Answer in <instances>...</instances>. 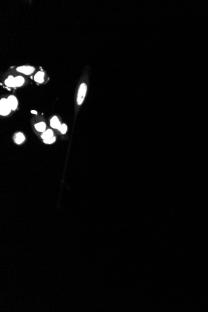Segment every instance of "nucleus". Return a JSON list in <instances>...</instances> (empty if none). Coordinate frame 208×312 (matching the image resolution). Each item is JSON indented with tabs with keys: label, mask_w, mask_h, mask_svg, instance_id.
Returning a JSON list of instances; mask_svg holds the SVG:
<instances>
[{
	"label": "nucleus",
	"mask_w": 208,
	"mask_h": 312,
	"mask_svg": "<svg viewBox=\"0 0 208 312\" xmlns=\"http://www.w3.org/2000/svg\"><path fill=\"white\" fill-rule=\"evenodd\" d=\"M87 86L85 83H82L80 85V87L79 89L77 95V103L78 105H81L84 102L86 94H87Z\"/></svg>",
	"instance_id": "nucleus-1"
},
{
	"label": "nucleus",
	"mask_w": 208,
	"mask_h": 312,
	"mask_svg": "<svg viewBox=\"0 0 208 312\" xmlns=\"http://www.w3.org/2000/svg\"><path fill=\"white\" fill-rule=\"evenodd\" d=\"M54 137V132L52 130H51V129H49V130H46L44 132L42 133V134L41 135V138L43 139V140L52 138Z\"/></svg>",
	"instance_id": "nucleus-9"
},
{
	"label": "nucleus",
	"mask_w": 208,
	"mask_h": 312,
	"mask_svg": "<svg viewBox=\"0 0 208 312\" xmlns=\"http://www.w3.org/2000/svg\"><path fill=\"white\" fill-rule=\"evenodd\" d=\"M50 124H51V127L52 128H54V129H58V130L59 129L60 127L61 126V124H60V123L59 120L58 119V118H57L56 116L53 117L51 118Z\"/></svg>",
	"instance_id": "nucleus-6"
},
{
	"label": "nucleus",
	"mask_w": 208,
	"mask_h": 312,
	"mask_svg": "<svg viewBox=\"0 0 208 312\" xmlns=\"http://www.w3.org/2000/svg\"><path fill=\"white\" fill-rule=\"evenodd\" d=\"M8 101L12 110H16L18 106V101L14 95H10L8 97Z\"/></svg>",
	"instance_id": "nucleus-4"
},
{
	"label": "nucleus",
	"mask_w": 208,
	"mask_h": 312,
	"mask_svg": "<svg viewBox=\"0 0 208 312\" xmlns=\"http://www.w3.org/2000/svg\"><path fill=\"white\" fill-rule=\"evenodd\" d=\"M35 127V128L36 130L38 132H44L46 131V125L44 122H43V121H41V122H39V123H38L36 124H35L34 125Z\"/></svg>",
	"instance_id": "nucleus-10"
},
{
	"label": "nucleus",
	"mask_w": 208,
	"mask_h": 312,
	"mask_svg": "<svg viewBox=\"0 0 208 312\" xmlns=\"http://www.w3.org/2000/svg\"><path fill=\"white\" fill-rule=\"evenodd\" d=\"M16 70L18 72L22 73L23 74L28 76V75H31L34 72L35 70V68L33 66H20L17 67L16 69Z\"/></svg>",
	"instance_id": "nucleus-3"
},
{
	"label": "nucleus",
	"mask_w": 208,
	"mask_h": 312,
	"mask_svg": "<svg viewBox=\"0 0 208 312\" xmlns=\"http://www.w3.org/2000/svg\"><path fill=\"white\" fill-rule=\"evenodd\" d=\"M25 82L24 78L22 76H16L15 77V86L16 87H21Z\"/></svg>",
	"instance_id": "nucleus-11"
},
{
	"label": "nucleus",
	"mask_w": 208,
	"mask_h": 312,
	"mask_svg": "<svg viewBox=\"0 0 208 312\" xmlns=\"http://www.w3.org/2000/svg\"><path fill=\"white\" fill-rule=\"evenodd\" d=\"M56 137H52V138H50V139H48V140H43V142H44V143H46V144H52V143H54L56 142Z\"/></svg>",
	"instance_id": "nucleus-13"
},
{
	"label": "nucleus",
	"mask_w": 208,
	"mask_h": 312,
	"mask_svg": "<svg viewBox=\"0 0 208 312\" xmlns=\"http://www.w3.org/2000/svg\"><path fill=\"white\" fill-rule=\"evenodd\" d=\"M44 73L42 71H39L34 76V81L38 83L41 84L44 81Z\"/></svg>",
	"instance_id": "nucleus-7"
},
{
	"label": "nucleus",
	"mask_w": 208,
	"mask_h": 312,
	"mask_svg": "<svg viewBox=\"0 0 208 312\" xmlns=\"http://www.w3.org/2000/svg\"><path fill=\"white\" fill-rule=\"evenodd\" d=\"M14 140L16 144H21L23 143L25 140V137L23 133L18 132L14 135Z\"/></svg>",
	"instance_id": "nucleus-5"
},
{
	"label": "nucleus",
	"mask_w": 208,
	"mask_h": 312,
	"mask_svg": "<svg viewBox=\"0 0 208 312\" xmlns=\"http://www.w3.org/2000/svg\"><path fill=\"white\" fill-rule=\"evenodd\" d=\"M11 110L8 99H2L0 101V115L2 116H7L11 113Z\"/></svg>",
	"instance_id": "nucleus-2"
},
{
	"label": "nucleus",
	"mask_w": 208,
	"mask_h": 312,
	"mask_svg": "<svg viewBox=\"0 0 208 312\" xmlns=\"http://www.w3.org/2000/svg\"><path fill=\"white\" fill-rule=\"evenodd\" d=\"M59 130L62 134H66V132L67 131V126L66 124H62L61 125V126L60 127Z\"/></svg>",
	"instance_id": "nucleus-12"
},
{
	"label": "nucleus",
	"mask_w": 208,
	"mask_h": 312,
	"mask_svg": "<svg viewBox=\"0 0 208 312\" xmlns=\"http://www.w3.org/2000/svg\"><path fill=\"white\" fill-rule=\"evenodd\" d=\"M5 84L9 87H16L15 86V77L9 76L5 81Z\"/></svg>",
	"instance_id": "nucleus-8"
},
{
	"label": "nucleus",
	"mask_w": 208,
	"mask_h": 312,
	"mask_svg": "<svg viewBox=\"0 0 208 312\" xmlns=\"http://www.w3.org/2000/svg\"><path fill=\"white\" fill-rule=\"evenodd\" d=\"M31 113H34V114H36V115L37 114V112H36V110H31Z\"/></svg>",
	"instance_id": "nucleus-14"
}]
</instances>
